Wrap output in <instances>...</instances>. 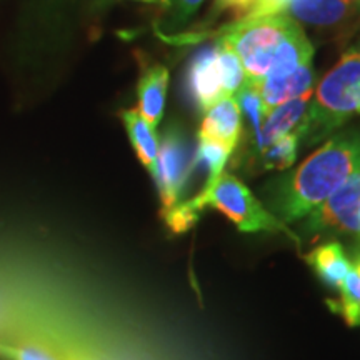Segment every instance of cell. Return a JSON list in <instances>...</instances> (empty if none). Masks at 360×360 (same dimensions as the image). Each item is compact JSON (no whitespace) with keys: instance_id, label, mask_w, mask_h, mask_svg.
<instances>
[{"instance_id":"1","label":"cell","mask_w":360,"mask_h":360,"mask_svg":"<svg viewBox=\"0 0 360 360\" xmlns=\"http://www.w3.org/2000/svg\"><path fill=\"white\" fill-rule=\"evenodd\" d=\"M359 169L360 130L332 135L299 167L270 180L264 188L269 210L283 224L307 217Z\"/></svg>"},{"instance_id":"2","label":"cell","mask_w":360,"mask_h":360,"mask_svg":"<svg viewBox=\"0 0 360 360\" xmlns=\"http://www.w3.org/2000/svg\"><path fill=\"white\" fill-rule=\"evenodd\" d=\"M220 40L238 57L247 84H257L272 72L305 64L314 56L302 27L287 13L245 17L225 29Z\"/></svg>"},{"instance_id":"3","label":"cell","mask_w":360,"mask_h":360,"mask_svg":"<svg viewBox=\"0 0 360 360\" xmlns=\"http://www.w3.org/2000/svg\"><path fill=\"white\" fill-rule=\"evenodd\" d=\"M300 141L319 143L360 115V47L345 52L312 94Z\"/></svg>"},{"instance_id":"4","label":"cell","mask_w":360,"mask_h":360,"mask_svg":"<svg viewBox=\"0 0 360 360\" xmlns=\"http://www.w3.org/2000/svg\"><path fill=\"white\" fill-rule=\"evenodd\" d=\"M193 205L204 212V209L219 210L240 232H285L290 233L285 224L260 202L250 188L236 175L222 172L212 182L205 184L193 199Z\"/></svg>"},{"instance_id":"5","label":"cell","mask_w":360,"mask_h":360,"mask_svg":"<svg viewBox=\"0 0 360 360\" xmlns=\"http://www.w3.org/2000/svg\"><path fill=\"white\" fill-rule=\"evenodd\" d=\"M360 169L345 180L328 199L304 217L302 231L307 236H355L360 222Z\"/></svg>"},{"instance_id":"6","label":"cell","mask_w":360,"mask_h":360,"mask_svg":"<svg viewBox=\"0 0 360 360\" xmlns=\"http://www.w3.org/2000/svg\"><path fill=\"white\" fill-rule=\"evenodd\" d=\"M193 172V155L191 143L179 127H169L159 142V155L154 177L159 187L162 214L167 212L180 202L188 175Z\"/></svg>"},{"instance_id":"7","label":"cell","mask_w":360,"mask_h":360,"mask_svg":"<svg viewBox=\"0 0 360 360\" xmlns=\"http://www.w3.org/2000/svg\"><path fill=\"white\" fill-rule=\"evenodd\" d=\"M314 80L315 74L312 69V62H305V64L289 67V69L272 72L260 82L252 84L255 85L259 92L264 119L276 107L312 90Z\"/></svg>"},{"instance_id":"8","label":"cell","mask_w":360,"mask_h":360,"mask_svg":"<svg viewBox=\"0 0 360 360\" xmlns=\"http://www.w3.org/2000/svg\"><path fill=\"white\" fill-rule=\"evenodd\" d=\"M188 85L197 107L207 112L215 103L227 98L224 94V72L219 60V45L202 49L192 58Z\"/></svg>"},{"instance_id":"9","label":"cell","mask_w":360,"mask_h":360,"mask_svg":"<svg viewBox=\"0 0 360 360\" xmlns=\"http://www.w3.org/2000/svg\"><path fill=\"white\" fill-rule=\"evenodd\" d=\"M312 90H309L304 96L292 98V101L276 107V109L265 117L262 124V134H260L257 155L274 141L282 137V135L302 134L310 101H312Z\"/></svg>"},{"instance_id":"10","label":"cell","mask_w":360,"mask_h":360,"mask_svg":"<svg viewBox=\"0 0 360 360\" xmlns=\"http://www.w3.org/2000/svg\"><path fill=\"white\" fill-rule=\"evenodd\" d=\"M242 135V112L233 97L222 98L205 112L199 137L210 139L236 150Z\"/></svg>"},{"instance_id":"11","label":"cell","mask_w":360,"mask_h":360,"mask_svg":"<svg viewBox=\"0 0 360 360\" xmlns=\"http://www.w3.org/2000/svg\"><path fill=\"white\" fill-rule=\"evenodd\" d=\"M305 260L323 285L332 290H340L342 283L352 269V260L340 242L330 240L317 245L305 255Z\"/></svg>"},{"instance_id":"12","label":"cell","mask_w":360,"mask_h":360,"mask_svg":"<svg viewBox=\"0 0 360 360\" xmlns=\"http://www.w3.org/2000/svg\"><path fill=\"white\" fill-rule=\"evenodd\" d=\"M169 70L164 65H152L143 72L137 85L139 94V114L147 120L152 127L160 124L164 115L165 96H167Z\"/></svg>"},{"instance_id":"13","label":"cell","mask_w":360,"mask_h":360,"mask_svg":"<svg viewBox=\"0 0 360 360\" xmlns=\"http://www.w3.org/2000/svg\"><path fill=\"white\" fill-rule=\"evenodd\" d=\"M122 120L139 160L148 172L154 174L157 155H159V137H157L155 129L139 114L137 109L124 110Z\"/></svg>"},{"instance_id":"14","label":"cell","mask_w":360,"mask_h":360,"mask_svg":"<svg viewBox=\"0 0 360 360\" xmlns=\"http://www.w3.org/2000/svg\"><path fill=\"white\" fill-rule=\"evenodd\" d=\"M285 11L310 25H335L349 15V6L342 0H290Z\"/></svg>"},{"instance_id":"15","label":"cell","mask_w":360,"mask_h":360,"mask_svg":"<svg viewBox=\"0 0 360 360\" xmlns=\"http://www.w3.org/2000/svg\"><path fill=\"white\" fill-rule=\"evenodd\" d=\"M300 135L287 134L278 137L270 146L264 148L257 155L259 164L265 170H285L294 164L297 159V148H299Z\"/></svg>"},{"instance_id":"16","label":"cell","mask_w":360,"mask_h":360,"mask_svg":"<svg viewBox=\"0 0 360 360\" xmlns=\"http://www.w3.org/2000/svg\"><path fill=\"white\" fill-rule=\"evenodd\" d=\"M339 292V299L335 302L328 300V305H332V309L342 315L350 327L360 326V272L354 264Z\"/></svg>"},{"instance_id":"17","label":"cell","mask_w":360,"mask_h":360,"mask_svg":"<svg viewBox=\"0 0 360 360\" xmlns=\"http://www.w3.org/2000/svg\"><path fill=\"white\" fill-rule=\"evenodd\" d=\"M233 150L225 147L224 143H219L210 139L199 137V146H197L195 154H193V169L204 167L207 172V182H212L224 172L225 164Z\"/></svg>"},{"instance_id":"18","label":"cell","mask_w":360,"mask_h":360,"mask_svg":"<svg viewBox=\"0 0 360 360\" xmlns=\"http://www.w3.org/2000/svg\"><path fill=\"white\" fill-rule=\"evenodd\" d=\"M200 210L193 205L192 200L179 202L177 205L172 207V209L164 212V220L167 224V227L175 233L187 232L188 229L195 225L197 220L200 217Z\"/></svg>"},{"instance_id":"19","label":"cell","mask_w":360,"mask_h":360,"mask_svg":"<svg viewBox=\"0 0 360 360\" xmlns=\"http://www.w3.org/2000/svg\"><path fill=\"white\" fill-rule=\"evenodd\" d=\"M290 0H255L254 6L249 8L245 17H265V15H276L285 11Z\"/></svg>"},{"instance_id":"20","label":"cell","mask_w":360,"mask_h":360,"mask_svg":"<svg viewBox=\"0 0 360 360\" xmlns=\"http://www.w3.org/2000/svg\"><path fill=\"white\" fill-rule=\"evenodd\" d=\"M0 354L4 355V359H12V360H53L49 357L47 354L35 347H7V345L0 344Z\"/></svg>"},{"instance_id":"21","label":"cell","mask_w":360,"mask_h":360,"mask_svg":"<svg viewBox=\"0 0 360 360\" xmlns=\"http://www.w3.org/2000/svg\"><path fill=\"white\" fill-rule=\"evenodd\" d=\"M170 2L174 4L177 19L187 20L197 12V8L200 7V4L204 2V0H170Z\"/></svg>"},{"instance_id":"22","label":"cell","mask_w":360,"mask_h":360,"mask_svg":"<svg viewBox=\"0 0 360 360\" xmlns=\"http://www.w3.org/2000/svg\"><path fill=\"white\" fill-rule=\"evenodd\" d=\"M255 0H217L219 7H229L236 11L237 15H242V13L249 12V8L254 6Z\"/></svg>"},{"instance_id":"23","label":"cell","mask_w":360,"mask_h":360,"mask_svg":"<svg viewBox=\"0 0 360 360\" xmlns=\"http://www.w3.org/2000/svg\"><path fill=\"white\" fill-rule=\"evenodd\" d=\"M142 2H148V4H170V0H142Z\"/></svg>"},{"instance_id":"24","label":"cell","mask_w":360,"mask_h":360,"mask_svg":"<svg viewBox=\"0 0 360 360\" xmlns=\"http://www.w3.org/2000/svg\"><path fill=\"white\" fill-rule=\"evenodd\" d=\"M342 2L345 4V6H354V4H359V0H342Z\"/></svg>"},{"instance_id":"25","label":"cell","mask_w":360,"mask_h":360,"mask_svg":"<svg viewBox=\"0 0 360 360\" xmlns=\"http://www.w3.org/2000/svg\"><path fill=\"white\" fill-rule=\"evenodd\" d=\"M359 222H360V207H359ZM359 242H360V233H359Z\"/></svg>"}]
</instances>
